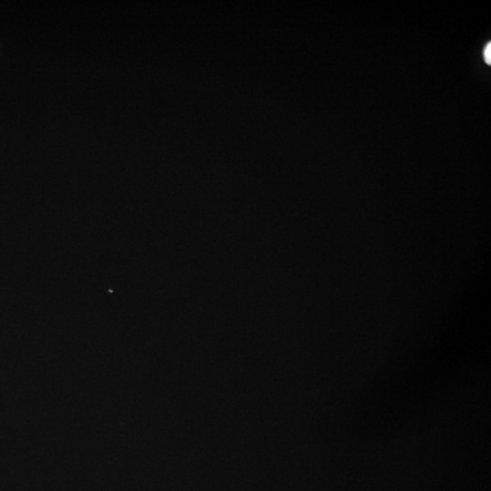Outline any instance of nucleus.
I'll return each instance as SVG.
<instances>
[{
  "label": "nucleus",
  "mask_w": 491,
  "mask_h": 491,
  "mask_svg": "<svg viewBox=\"0 0 491 491\" xmlns=\"http://www.w3.org/2000/svg\"><path fill=\"white\" fill-rule=\"evenodd\" d=\"M490 51V43H488L487 44L486 48H485V51H484V56H485V59H486L487 63H488V64H490L491 62Z\"/></svg>",
  "instance_id": "1"
}]
</instances>
